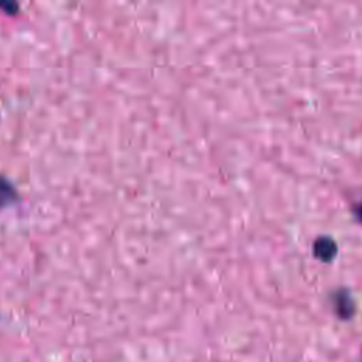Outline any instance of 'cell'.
Instances as JSON below:
<instances>
[{"label":"cell","instance_id":"1","mask_svg":"<svg viewBox=\"0 0 362 362\" xmlns=\"http://www.w3.org/2000/svg\"><path fill=\"white\" fill-rule=\"evenodd\" d=\"M315 255L323 261H328L333 255H335V243L327 238L317 241L315 242Z\"/></svg>","mask_w":362,"mask_h":362},{"label":"cell","instance_id":"2","mask_svg":"<svg viewBox=\"0 0 362 362\" xmlns=\"http://www.w3.org/2000/svg\"><path fill=\"white\" fill-rule=\"evenodd\" d=\"M10 187L5 183V181L0 180V202H3L10 197Z\"/></svg>","mask_w":362,"mask_h":362},{"label":"cell","instance_id":"3","mask_svg":"<svg viewBox=\"0 0 362 362\" xmlns=\"http://www.w3.org/2000/svg\"><path fill=\"white\" fill-rule=\"evenodd\" d=\"M358 217H359V219L362 221V206L358 208Z\"/></svg>","mask_w":362,"mask_h":362}]
</instances>
